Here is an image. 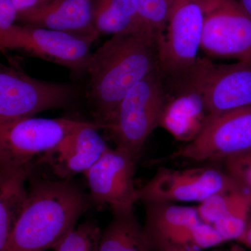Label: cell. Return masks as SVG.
<instances>
[{
    "label": "cell",
    "mask_w": 251,
    "mask_h": 251,
    "mask_svg": "<svg viewBox=\"0 0 251 251\" xmlns=\"http://www.w3.org/2000/svg\"><path fill=\"white\" fill-rule=\"evenodd\" d=\"M248 212L237 213L220 219L212 225L225 242L239 241L245 232L248 226Z\"/></svg>",
    "instance_id": "603a6c76"
},
{
    "label": "cell",
    "mask_w": 251,
    "mask_h": 251,
    "mask_svg": "<svg viewBox=\"0 0 251 251\" xmlns=\"http://www.w3.org/2000/svg\"><path fill=\"white\" fill-rule=\"evenodd\" d=\"M236 1L251 18V0H236Z\"/></svg>",
    "instance_id": "4316f807"
},
{
    "label": "cell",
    "mask_w": 251,
    "mask_h": 251,
    "mask_svg": "<svg viewBox=\"0 0 251 251\" xmlns=\"http://www.w3.org/2000/svg\"><path fill=\"white\" fill-rule=\"evenodd\" d=\"M143 202L146 214L143 229L152 251L172 247L194 249L196 226L202 221L197 208L161 201Z\"/></svg>",
    "instance_id": "5bb4252c"
},
{
    "label": "cell",
    "mask_w": 251,
    "mask_h": 251,
    "mask_svg": "<svg viewBox=\"0 0 251 251\" xmlns=\"http://www.w3.org/2000/svg\"><path fill=\"white\" fill-rule=\"evenodd\" d=\"M251 150V107L206 117L198 135L162 161L228 159Z\"/></svg>",
    "instance_id": "8992f818"
},
{
    "label": "cell",
    "mask_w": 251,
    "mask_h": 251,
    "mask_svg": "<svg viewBox=\"0 0 251 251\" xmlns=\"http://www.w3.org/2000/svg\"><path fill=\"white\" fill-rule=\"evenodd\" d=\"M136 161L121 149L109 148L84 173L92 202L108 204L113 215L133 214V206L138 201L133 182Z\"/></svg>",
    "instance_id": "7c38bea8"
},
{
    "label": "cell",
    "mask_w": 251,
    "mask_h": 251,
    "mask_svg": "<svg viewBox=\"0 0 251 251\" xmlns=\"http://www.w3.org/2000/svg\"><path fill=\"white\" fill-rule=\"evenodd\" d=\"M165 251H199V250L190 247H172Z\"/></svg>",
    "instance_id": "83f0119b"
},
{
    "label": "cell",
    "mask_w": 251,
    "mask_h": 251,
    "mask_svg": "<svg viewBox=\"0 0 251 251\" xmlns=\"http://www.w3.org/2000/svg\"><path fill=\"white\" fill-rule=\"evenodd\" d=\"M34 167V163L0 167V251L6 247L27 204L25 181Z\"/></svg>",
    "instance_id": "e0dca14e"
},
{
    "label": "cell",
    "mask_w": 251,
    "mask_h": 251,
    "mask_svg": "<svg viewBox=\"0 0 251 251\" xmlns=\"http://www.w3.org/2000/svg\"><path fill=\"white\" fill-rule=\"evenodd\" d=\"M29 179L27 204L1 251L54 249L90 206V196L70 179L57 181L31 175Z\"/></svg>",
    "instance_id": "7a4b0ae2"
},
{
    "label": "cell",
    "mask_w": 251,
    "mask_h": 251,
    "mask_svg": "<svg viewBox=\"0 0 251 251\" xmlns=\"http://www.w3.org/2000/svg\"><path fill=\"white\" fill-rule=\"evenodd\" d=\"M162 77L166 104L160 126L175 139L188 143L198 135L209 115L196 63L184 72Z\"/></svg>",
    "instance_id": "8fae6325"
},
{
    "label": "cell",
    "mask_w": 251,
    "mask_h": 251,
    "mask_svg": "<svg viewBox=\"0 0 251 251\" xmlns=\"http://www.w3.org/2000/svg\"><path fill=\"white\" fill-rule=\"evenodd\" d=\"M166 94L160 69L132 87L109 120L108 130L117 148L138 160L153 130L160 126Z\"/></svg>",
    "instance_id": "3957f363"
},
{
    "label": "cell",
    "mask_w": 251,
    "mask_h": 251,
    "mask_svg": "<svg viewBox=\"0 0 251 251\" xmlns=\"http://www.w3.org/2000/svg\"><path fill=\"white\" fill-rule=\"evenodd\" d=\"M201 49L209 56L251 63V18L236 0H201Z\"/></svg>",
    "instance_id": "9c48e42d"
},
{
    "label": "cell",
    "mask_w": 251,
    "mask_h": 251,
    "mask_svg": "<svg viewBox=\"0 0 251 251\" xmlns=\"http://www.w3.org/2000/svg\"><path fill=\"white\" fill-rule=\"evenodd\" d=\"M144 25L160 39L166 30L173 0H133Z\"/></svg>",
    "instance_id": "7402d4cb"
},
{
    "label": "cell",
    "mask_w": 251,
    "mask_h": 251,
    "mask_svg": "<svg viewBox=\"0 0 251 251\" xmlns=\"http://www.w3.org/2000/svg\"><path fill=\"white\" fill-rule=\"evenodd\" d=\"M17 16L12 0H0V31L6 30L16 24Z\"/></svg>",
    "instance_id": "d4e9b609"
},
{
    "label": "cell",
    "mask_w": 251,
    "mask_h": 251,
    "mask_svg": "<svg viewBox=\"0 0 251 251\" xmlns=\"http://www.w3.org/2000/svg\"><path fill=\"white\" fill-rule=\"evenodd\" d=\"M94 23L99 35L113 36L148 28L142 22L133 0H97Z\"/></svg>",
    "instance_id": "d6986e66"
},
{
    "label": "cell",
    "mask_w": 251,
    "mask_h": 251,
    "mask_svg": "<svg viewBox=\"0 0 251 251\" xmlns=\"http://www.w3.org/2000/svg\"><path fill=\"white\" fill-rule=\"evenodd\" d=\"M241 244L247 246L251 249V221L248 224L247 229L242 237L238 241Z\"/></svg>",
    "instance_id": "484cf974"
},
{
    "label": "cell",
    "mask_w": 251,
    "mask_h": 251,
    "mask_svg": "<svg viewBox=\"0 0 251 251\" xmlns=\"http://www.w3.org/2000/svg\"><path fill=\"white\" fill-rule=\"evenodd\" d=\"M97 251H152L134 214L113 215L100 234Z\"/></svg>",
    "instance_id": "ac0fdd59"
},
{
    "label": "cell",
    "mask_w": 251,
    "mask_h": 251,
    "mask_svg": "<svg viewBox=\"0 0 251 251\" xmlns=\"http://www.w3.org/2000/svg\"><path fill=\"white\" fill-rule=\"evenodd\" d=\"M235 156L238 157V158H240L243 161L251 163V150L247 153H242V154L238 155V156Z\"/></svg>",
    "instance_id": "f1b7e54d"
},
{
    "label": "cell",
    "mask_w": 251,
    "mask_h": 251,
    "mask_svg": "<svg viewBox=\"0 0 251 251\" xmlns=\"http://www.w3.org/2000/svg\"><path fill=\"white\" fill-rule=\"evenodd\" d=\"M97 0H51L32 9L18 12L20 25L62 31L97 39L94 23Z\"/></svg>",
    "instance_id": "2e32d148"
},
{
    "label": "cell",
    "mask_w": 251,
    "mask_h": 251,
    "mask_svg": "<svg viewBox=\"0 0 251 251\" xmlns=\"http://www.w3.org/2000/svg\"><path fill=\"white\" fill-rule=\"evenodd\" d=\"M99 129L107 130L108 127L89 122L39 157L36 163L48 165L61 179H71L78 173H85L109 149L97 132Z\"/></svg>",
    "instance_id": "9a60e30c"
},
{
    "label": "cell",
    "mask_w": 251,
    "mask_h": 251,
    "mask_svg": "<svg viewBox=\"0 0 251 251\" xmlns=\"http://www.w3.org/2000/svg\"><path fill=\"white\" fill-rule=\"evenodd\" d=\"M226 163L227 173L251 192V163L243 161L237 156L229 158Z\"/></svg>",
    "instance_id": "cb8c5ba5"
},
{
    "label": "cell",
    "mask_w": 251,
    "mask_h": 251,
    "mask_svg": "<svg viewBox=\"0 0 251 251\" xmlns=\"http://www.w3.org/2000/svg\"><path fill=\"white\" fill-rule=\"evenodd\" d=\"M94 38L81 37L45 28L14 24L0 31V48L67 67L77 74L87 73Z\"/></svg>",
    "instance_id": "277c9868"
},
{
    "label": "cell",
    "mask_w": 251,
    "mask_h": 251,
    "mask_svg": "<svg viewBox=\"0 0 251 251\" xmlns=\"http://www.w3.org/2000/svg\"><path fill=\"white\" fill-rule=\"evenodd\" d=\"M251 206V192L240 191L214 195L200 203L197 210L201 221L213 225L227 216L249 211Z\"/></svg>",
    "instance_id": "ffe728a7"
},
{
    "label": "cell",
    "mask_w": 251,
    "mask_h": 251,
    "mask_svg": "<svg viewBox=\"0 0 251 251\" xmlns=\"http://www.w3.org/2000/svg\"><path fill=\"white\" fill-rule=\"evenodd\" d=\"M101 231L98 225L87 221L79 225L54 247L55 251H97Z\"/></svg>",
    "instance_id": "44dd1931"
},
{
    "label": "cell",
    "mask_w": 251,
    "mask_h": 251,
    "mask_svg": "<svg viewBox=\"0 0 251 251\" xmlns=\"http://www.w3.org/2000/svg\"><path fill=\"white\" fill-rule=\"evenodd\" d=\"M247 191L227 172L212 167L161 168L137 189L138 201L202 202L219 193Z\"/></svg>",
    "instance_id": "52a82bcc"
},
{
    "label": "cell",
    "mask_w": 251,
    "mask_h": 251,
    "mask_svg": "<svg viewBox=\"0 0 251 251\" xmlns=\"http://www.w3.org/2000/svg\"><path fill=\"white\" fill-rule=\"evenodd\" d=\"M196 65L209 115L251 107V63L218 65L199 57Z\"/></svg>",
    "instance_id": "4fadbf2b"
},
{
    "label": "cell",
    "mask_w": 251,
    "mask_h": 251,
    "mask_svg": "<svg viewBox=\"0 0 251 251\" xmlns=\"http://www.w3.org/2000/svg\"><path fill=\"white\" fill-rule=\"evenodd\" d=\"M69 84L33 78L16 66L0 67V125L64 108L75 95Z\"/></svg>",
    "instance_id": "5b68a950"
},
{
    "label": "cell",
    "mask_w": 251,
    "mask_h": 251,
    "mask_svg": "<svg viewBox=\"0 0 251 251\" xmlns=\"http://www.w3.org/2000/svg\"><path fill=\"white\" fill-rule=\"evenodd\" d=\"M204 15L201 0H173L166 30L159 39L162 75L184 72L199 57Z\"/></svg>",
    "instance_id": "30bf717a"
},
{
    "label": "cell",
    "mask_w": 251,
    "mask_h": 251,
    "mask_svg": "<svg viewBox=\"0 0 251 251\" xmlns=\"http://www.w3.org/2000/svg\"><path fill=\"white\" fill-rule=\"evenodd\" d=\"M226 251H243L242 249H240V248L237 247H234L232 248H231L229 250Z\"/></svg>",
    "instance_id": "f546056e"
},
{
    "label": "cell",
    "mask_w": 251,
    "mask_h": 251,
    "mask_svg": "<svg viewBox=\"0 0 251 251\" xmlns=\"http://www.w3.org/2000/svg\"><path fill=\"white\" fill-rule=\"evenodd\" d=\"M89 122L31 117L0 125V167L33 163L36 156L49 152L73 131Z\"/></svg>",
    "instance_id": "ba28073f"
},
{
    "label": "cell",
    "mask_w": 251,
    "mask_h": 251,
    "mask_svg": "<svg viewBox=\"0 0 251 251\" xmlns=\"http://www.w3.org/2000/svg\"><path fill=\"white\" fill-rule=\"evenodd\" d=\"M159 39L148 28L112 36L92 54L87 99L94 122L108 126L128 91L159 69Z\"/></svg>",
    "instance_id": "6da1fadb"
}]
</instances>
